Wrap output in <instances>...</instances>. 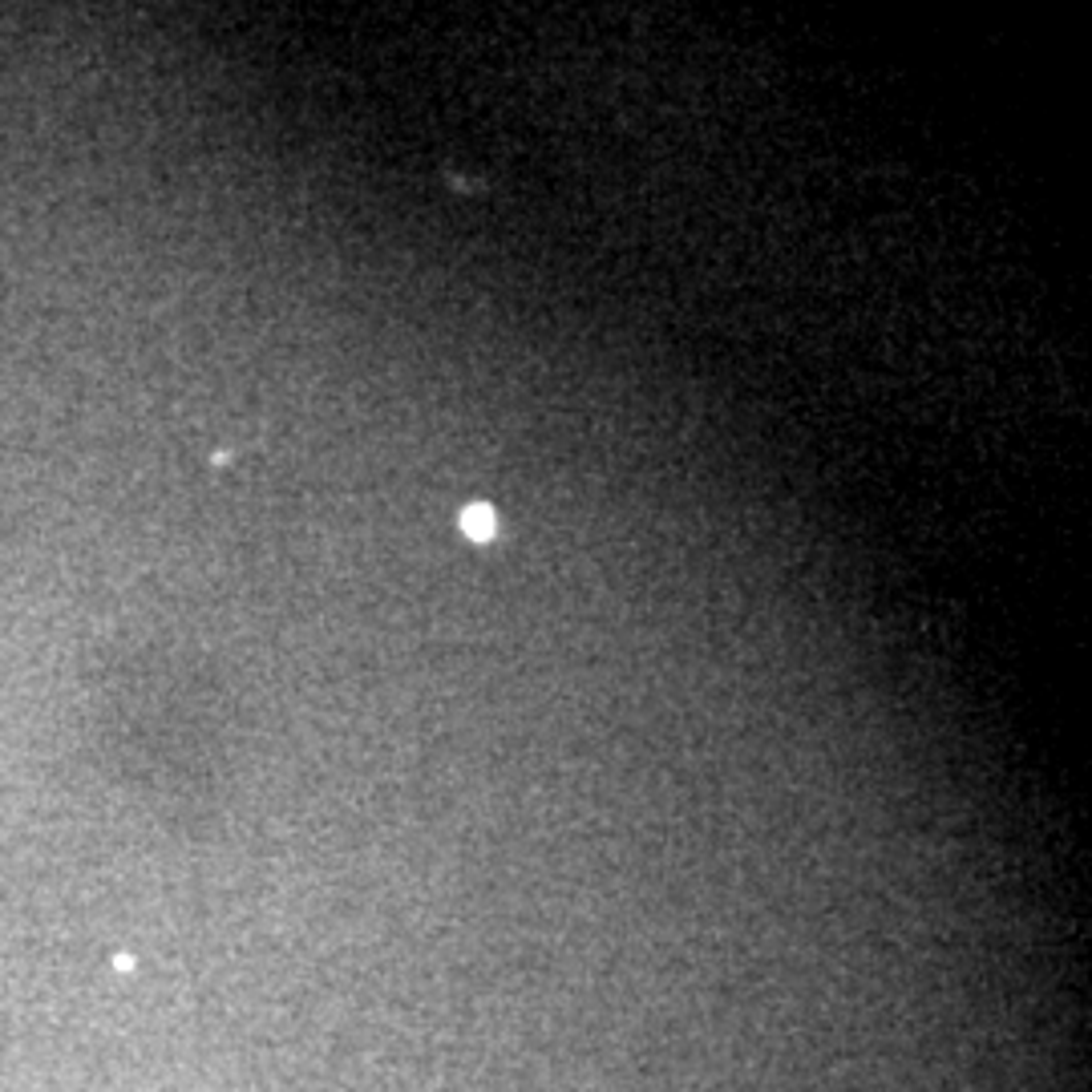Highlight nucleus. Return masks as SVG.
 Wrapping results in <instances>:
<instances>
[{
    "mask_svg": "<svg viewBox=\"0 0 1092 1092\" xmlns=\"http://www.w3.org/2000/svg\"><path fill=\"white\" fill-rule=\"evenodd\" d=\"M462 534H470L474 542H490V538H498V514H494V506H485V502H470L466 510H462Z\"/></svg>",
    "mask_w": 1092,
    "mask_h": 1092,
    "instance_id": "f257e3e1",
    "label": "nucleus"
}]
</instances>
